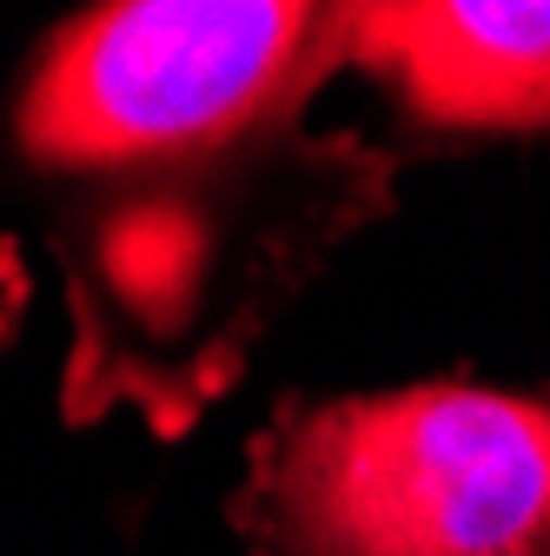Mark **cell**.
Returning <instances> with one entry per match:
<instances>
[{
	"label": "cell",
	"instance_id": "6da1fadb",
	"mask_svg": "<svg viewBox=\"0 0 550 556\" xmlns=\"http://www.w3.org/2000/svg\"><path fill=\"white\" fill-rule=\"evenodd\" d=\"M286 556H550V404L418 384L312 410L272 470Z\"/></svg>",
	"mask_w": 550,
	"mask_h": 556
},
{
	"label": "cell",
	"instance_id": "7a4b0ae2",
	"mask_svg": "<svg viewBox=\"0 0 550 556\" xmlns=\"http://www.w3.org/2000/svg\"><path fill=\"white\" fill-rule=\"evenodd\" d=\"M338 60V8L286 0H140L80 14L40 53L21 139L47 166H133L199 153L279 113Z\"/></svg>",
	"mask_w": 550,
	"mask_h": 556
},
{
	"label": "cell",
	"instance_id": "3957f363",
	"mask_svg": "<svg viewBox=\"0 0 550 556\" xmlns=\"http://www.w3.org/2000/svg\"><path fill=\"white\" fill-rule=\"evenodd\" d=\"M338 60H359L432 126H550V0L338 8Z\"/></svg>",
	"mask_w": 550,
	"mask_h": 556
}]
</instances>
